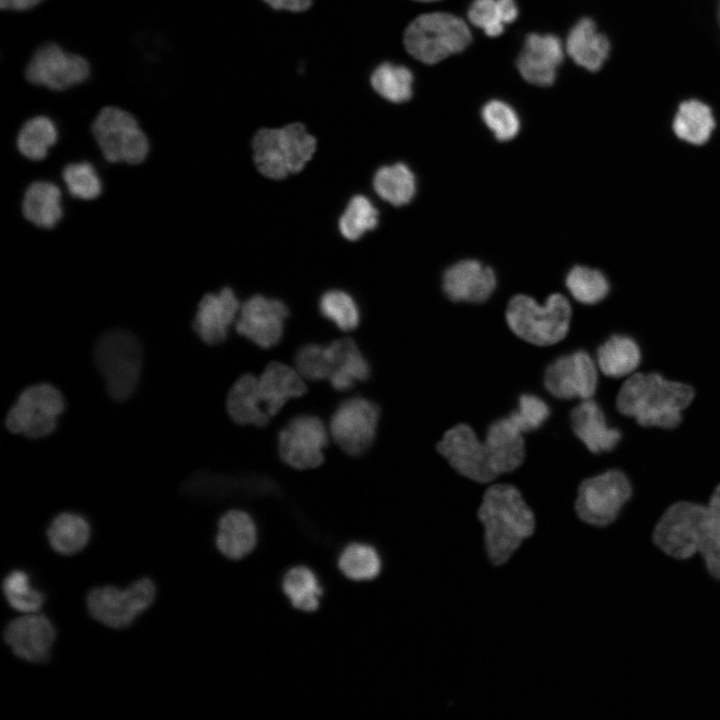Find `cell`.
I'll return each mask as SVG.
<instances>
[{
  "label": "cell",
  "instance_id": "cell-45",
  "mask_svg": "<svg viewBox=\"0 0 720 720\" xmlns=\"http://www.w3.org/2000/svg\"><path fill=\"white\" fill-rule=\"evenodd\" d=\"M468 19L476 27L483 29L489 37H497L504 31L497 0H474L468 9Z\"/></svg>",
  "mask_w": 720,
  "mask_h": 720
},
{
  "label": "cell",
  "instance_id": "cell-10",
  "mask_svg": "<svg viewBox=\"0 0 720 720\" xmlns=\"http://www.w3.org/2000/svg\"><path fill=\"white\" fill-rule=\"evenodd\" d=\"M632 485L619 469H609L581 482L575 511L580 520L597 527L612 523L632 496Z\"/></svg>",
  "mask_w": 720,
  "mask_h": 720
},
{
  "label": "cell",
  "instance_id": "cell-12",
  "mask_svg": "<svg viewBox=\"0 0 720 720\" xmlns=\"http://www.w3.org/2000/svg\"><path fill=\"white\" fill-rule=\"evenodd\" d=\"M88 60L57 43L40 46L25 68L26 80L35 86L61 92L84 83L90 76Z\"/></svg>",
  "mask_w": 720,
  "mask_h": 720
},
{
  "label": "cell",
  "instance_id": "cell-38",
  "mask_svg": "<svg viewBox=\"0 0 720 720\" xmlns=\"http://www.w3.org/2000/svg\"><path fill=\"white\" fill-rule=\"evenodd\" d=\"M566 287L579 303L593 305L604 300L610 291L606 275L599 269L576 265L567 274Z\"/></svg>",
  "mask_w": 720,
  "mask_h": 720
},
{
  "label": "cell",
  "instance_id": "cell-51",
  "mask_svg": "<svg viewBox=\"0 0 720 720\" xmlns=\"http://www.w3.org/2000/svg\"><path fill=\"white\" fill-rule=\"evenodd\" d=\"M414 1L426 3V2H433V1H438V0H414Z\"/></svg>",
  "mask_w": 720,
  "mask_h": 720
},
{
  "label": "cell",
  "instance_id": "cell-11",
  "mask_svg": "<svg viewBox=\"0 0 720 720\" xmlns=\"http://www.w3.org/2000/svg\"><path fill=\"white\" fill-rule=\"evenodd\" d=\"M437 451L460 475L478 483H489L500 476L488 441L480 440L468 424L448 429L437 444Z\"/></svg>",
  "mask_w": 720,
  "mask_h": 720
},
{
  "label": "cell",
  "instance_id": "cell-17",
  "mask_svg": "<svg viewBox=\"0 0 720 720\" xmlns=\"http://www.w3.org/2000/svg\"><path fill=\"white\" fill-rule=\"evenodd\" d=\"M597 369L588 352L577 350L559 356L546 367L544 386L557 399H589L597 389Z\"/></svg>",
  "mask_w": 720,
  "mask_h": 720
},
{
  "label": "cell",
  "instance_id": "cell-2",
  "mask_svg": "<svg viewBox=\"0 0 720 720\" xmlns=\"http://www.w3.org/2000/svg\"><path fill=\"white\" fill-rule=\"evenodd\" d=\"M477 516L488 560L495 566L510 560L536 528L532 509L520 490L508 483H495L485 490Z\"/></svg>",
  "mask_w": 720,
  "mask_h": 720
},
{
  "label": "cell",
  "instance_id": "cell-20",
  "mask_svg": "<svg viewBox=\"0 0 720 720\" xmlns=\"http://www.w3.org/2000/svg\"><path fill=\"white\" fill-rule=\"evenodd\" d=\"M443 291L454 302L481 303L496 288L492 268L475 259H465L451 265L444 273Z\"/></svg>",
  "mask_w": 720,
  "mask_h": 720
},
{
  "label": "cell",
  "instance_id": "cell-44",
  "mask_svg": "<svg viewBox=\"0 0 720 720\" xmlns=\"http://www.w3.org/2000/svg\"><path fill=\"white\" fill-rule=\"evenodd\" d=\"M549 416L548 404L539 396L530 393L522 394L517 408L508 415L523 434L540 428Z\"/></svg>",
  "mask_w": 720,
  "mask_h": 720
},
{
  "label": "cell",
  "instance_id": "cell-40",
  "mask_svg": "<svg viewBox=\"0 0 720 720\" xmlns=\"http://www.w3.org/2000/svg\"><path fill=\"white\" fill-rule=\"evenodd\" d=\"M370 365L356 342L349 337L343 338V348L338 367L329 379L333 389L343 392L350 390L357 382H365L370 377Z\"/></svg>",
  "mask_w": 720,
  "mask_h": 720
},
{
  "label": "cell",
  "instance_id": "cell-47",
  "mask_svg": "<svg viewBox=\"0 0 720 720\" xmlns=\"http://www.w3.org/2000/svg\"><path fill=\"white\" fill-rule=\"evenodd\" d=\"M45 0H0L2 10L24 12L37 7Z\"/></svg>",
  "mask_w": 720,
  "mask_h": 720
},
{
  "label": "cell",
  "instance_id": "cell-9",
  "mask_svg": "<svg viewBox=\"0 0 720 720\" xmlns=\"http://www.w3.org/2000/svg\"><path fill=\"white\" fill-rule=\"evenodd\" d=\"M91 130L108 162L142 163L149 152V140L137 119L128 111L108 105L94 119Z\"/></svg>",
  "mask_w": 720,
  "mask_h": 720
},
{
  "label": "cell",
  "instance_id": "cell-26",
  "mask_svg": "<svg viewBox=\"0 0 720 720\" xmlns=\"http://www.w3.org/2000/svg\"><path fill=\"white\" fill-rule=\"evenodd\" d=\"M258 381L264 406L271 417L275 416L289 399L301 397L307 391L300 373L277 361L266 366Z\"/></svg>",
  "mask_w": 720,
  "mask_h": 720
},
{
  "label": "cell",
  "instance_id": "cell-32",
  "mask_svg": "<svg viewBox=\"0 0 720 720\" xmlns=\"http://www.w3.org/2000/svg\"><path fill=\"white\" fill-rule=\"evenodd\" d=\"M372 185L382 200L397 207L408 204L416 193V177L402 162L380 167L373 176Z\"/></svg>",
  "mask_w": 720,
  "mask_h": 720
},
{
  "label": "cell",
  "instance_id": "cell-33",
  "mask_svg": "<svg viewBox=\"0 0 720 720\" xmlns=\"http://www.w3.org/2000/svg\"><path fill=\"white\" fill-rule=\"evenodd\" d=\"M281 588L295 610L309 614L320 608L324 591L310 568L303 565L290 568L282 578Z\"/></svg>",
  "mask_w": 720,
  "mask_h": 720
},
{
  "label": "cell",
  "instance_id": "cell-24",
  "mask_svg": "<svg viewBox=\"0 0 720 720\" xmlns=\"http://www.w3.org/2000/svg\"><path fill=\"white\" fill-rule=\"evenodd\" d=\"M717 127L710 104L697 97L681 100L671 120L674 136L685 144L700 147L707 144Z\"/></svg>",
  "mask_w": 720,
  "mask_h": 720
},
{
  "label": "cell",
  "instance_id": "cell-35",
  "mask_svg": "<svg viewBox=\"0 0 720 720\" xmlns=\"http://www.w3.org/2000/svg\"><path fill=\"white\" fill-rule=\"evenodd\" d=\"M369 82L376 94L391 103L407 102L413 95L414 75L408 67L401 64H378L371 72Z\"/></svg>",
  "mask_w": 720,
  "mask_h": 720
},
{
  "label": "cell",
  "instance_id": "cell-22",
  "mask_svg": "<svg viewBox=\"0 0 720 720\" xmlns=\"http://www.w3.org/2000/svg\"><path fill=\"white\" fill-rule=\"evenodd\" d=\"M569 418L573 433L591 453L609 452L621 441L620 430L608 425L605 413L592 398L581 400Z\"/></svg>",
  "mask_w": 720,
  "mask_h": 720
},
{
  "label": "cell",
  "instance_id": "cell-25",
  "mask_svg": "<svg viewBox=\"0 0 720 720\" xmlns=\"http://www.w3.org/2000/svg\"><path fill=\"white\" fill-rule=\"evenodd\" d=\"M566 51L578 66L589 72H598L609 58L611 42L598 31L592 18L583 17L570 29Z\"/></svg>",
  "mask_w": 720,
  "mask_h": 720
},
{
  "label": "cell",
  "instance_id": "cell-5",
  "mask_svg": "<svg viewBox=\"0 0 720 720\" xmlns=\"http://www.w3.org/2000/svg\"><path fill=\"white\" fill-rule=\"evenodd\" d=\"M571 317V305L560 293L549 295L543 305L528 295H515L505 312L506 323L517 337L541 347L562 341L568 334Z\"/></svg>",
  "mask_w": 720,
  "mask_h": 720
},
{
  "label": "cell",
  "instance_id": "cell-49",
  "mask_svg": "<svg viewBox=\"0 0 720 720\" xmlns=\"http://www.w3.org/2000/svg\"><path fill=\"white\" fill-rule=\"evenodd\" d=\"M708 507L720 526V483L713 490L708 502Z\"/></svg>",
  "mask_w": 720,
  "mask_h": 720
},
{
  "label": "cell",
  "instance_id": "cell-37",
  "mask_svg": "<svg viewBox=\"0 0 720 720\" xmlns=\"http://www.w3.org/2000/svg\"><path fill=\"white\" fill-rule=\"evenodd\" d=\"M58 138V131L52 119L38 115L28 119L17 136L19 152L30 160L44 159L50 147Z\"/></svg>",
  "mask_w": 720,
  "mask_h": 720
},
{
  "label": "cell",
  "instance_id": "cell-6",
  "mask_svg": "<svg viewBox=\"0 0 720 720\" xmlns=\"http://www.w3.org/2000/svg\"><path fill=\"white\" fill-rule=\"evenodd\" d=\"M471 41L472 35L464 20L445 12L426 13L416 17L403 35L406 51L427 65L436 64L452 54L464 51Z\"/></svg>",
  "mask_w": 720,
  "mask_h": 720
},
{
  "label": "cell",
  "instance_id": "cell-14",
  "mask_svg": "<svg viewBox=\"0 0 720 720\" xmlns=\"http://www.w3.org/2000/svg\"><path fill=\"white\" fill-rule=\"evenodd\" d=\"M379 417L380 408L371 400L363 397L346 399L331 416V437L346 454L361 456L375 440Z\"/></svg>",
  "mask_w": 720,
  "mask_h": 720
},
{
  "label": "cell",
  "instance_id": "cell-28",
  "mask_svg": "<svg viewBox=\"0 0 720 720\" xmlns=\"http://www.w3.org/2000/svg\"><path fill=\"white\" fill-rule=\"evenodd\" d=\"M46 539L50 548L62 556H74L90 543L92 526L79 513L64 511L55 515L46 527Z\"/></svg>",
  "mask_w": 720,
  "mask_h": 720
},
{
  "label": "cell",
  "instance_id": "cell-15",
  "mask_svg": "<svg viewBox=\"0 0 720 720\" xmlns=\"http://www.w3.org/2000/svg\"><path fill=\"white\" fill-rule=\"evenodd\" d=\"M328 431L315 415L293 417L278 434V452L284 463L295 469H312L324 461Z\"/></svg>",
  "mask_w": 720,
  "mask_h": 720
},
{
  "label": "cell",
  "instance_id": "cell-46",
  "mask_svg": "<svg viewBox=\"0 0 720 720\" xmlns=\"http://www.w3.org/2000/svg\"><path fill=\"white\" fill-rule=\"evenodd\" d=\"M270 8L277 11H288L292 13H301L308 10L313 0H262Z\"/></svg>",
  "mask_w": 720,
  "mask_h": 720
},
{
  "label": "cell",
  "instance_id": "cell-23",
  "mask_svg": "<svg viewBox=\"0 0 720 720\" xmlns=\"http://www.w3.org/2000/svg\"><path fill=\"white\" fill-rule=\"evenodd\" d=\"M215 546L230 561H240L252 553L257 545V527L245 511L231 509L223 513L216 523Z\"/></svg>",
  "mask_w": 720,
  "mask_h": 720
},
{
  "label": "cell",
  "instance_id": "cell-48",
  "mask_svg": "<svg viewBox=\"0 0 720 720\" xmlns=\"http://www.w3.org/2000/svg\"><path fill=\"white\" fill-rule=\"evenodd\" d=\"M500 18L504 24H510L518 17V7L515 0H497Z\"/></svg>",
  "mask_w": 720,
  "mask_h": 720
},
{
  "label": "cell",
  "instance_id": "cell-39",
  "mask_svg": "<svg viewBox=\"0 0 720 720\" xmlns=\"http://www.w3.org/2000/svg\"><path fill=\"white\" fill-rule=\"evenodd\" d=\"M379 212L371 200L364 195L353 196L338 221L340 234L347 240L356 241L368 231L376 228Z\"/></svg>",
  "mask_w": 720,
  "mask_h": 720
},
{
  "label": "cell",
  "instance_id": "cell-30",
  "mask_svg": "<svg viewBox=\"0 0 720 720\" xmlns=\"http://www.w3.org/2000/svg\"><path fill=\"white\" fill-rule=\"evenodd\" d=\"M61 190L48 181H36L26 189L22 210L25 218L40 228H53L61 220Z\"/></svg>",
  "mask_w": 720,
  "mask_h": 720
},
{
  "label": "cell",
  "instance_id": "cell-13",
  "mask_svg": "<svg viewBox=\"0 0 720 720\" xmlns=\"http://www.w3.org/2000/svg\"><path fill=\"white\" fill-rule=\"evenodd\" d=\"M63 410V396L54 386L36 384L19 395L8 412L6 426L13 433L30 438L43 437L54 431Z\"/></svg>",
  "mask_w": 720,
  "mask_h": 720
},
{
  "label": "cell",
  "instance_id": "cell-29",
  "mask_svg": "<svg viewBox=\"0 0 720 720\" xmlns=\"http://www.w3.org/2000/svg\"><path fill=\"white\" fill-rule=\"evenodd\" d=\"M642 355L638 343L624 334H614L596 351L598 369L607 377L622 378L635 373Z\"/></svg>",
  "mask_w": 720,
  "mask_h": 720
},
{
  "label": "cell",
  "instance_id": "cell-16",
  "mask_svg": "<svg viewBox=\"0 0 720 720\" xmlns=\"http://www.w3.org/2000/svg\"><path fill=\"white\" fill-rule=\"evenodd\" d=\"M58 636L52 619L44 612L15 615L2 631L4 643L18 659L30 664H46Z\"/></svg>",
  "mask_w": 720,
  "mask_h": 720
},
{
  "label": "cell",
  "instance_id": "cell-8",
  "mask_svg": "<svg viewBox=\"0 0 720 720\" xmlns=\"http://www.w3.org/2000/svg\"><path fill=\"white\" fill-rule=\"evenodd\" d=\"M94 361L114 400L124 401L134 393L143 363L142 346L134 334L121 329L103 334L96 343Z\"/></svg>",
  "mask_w": 720,
  "mask_h": 720
},
{
  "label": "cell",
  "instance_id": "cell-34",
  "mask_svg": "<svg viewBox=\"0 0 720 720\" xmlns=\"http://www.w3.org/2000/svg\"><path fill=\"white\" fill-rule=\"evenodd\" d=\"M340 352V339L327 345L305 344L295 354V369L309 381L329 380L337 369Z\"/></svg>",
  "mask_w": 720,
  "mask_h": 720
},
{
  "label": "cell",
  "instance_id": "cell-19",
  "mask_svg": "<svg viewBox=\"0 0 720 720\" xmlns=\"http://www.w3.org/2000/svg\"><path fill=\"white\" fill-rule=\"evenodd\" d=\"M563 59V46L557 36L530 33L525 38L516 66L528 83L548 87L555 82L557 69Z\"/></svg>",
  "mask_w": 720,
  "mask_h": 720
},
{
  "label": "cell",
  "instance_id": "cell-7",
  "mask_svg": "<svg viewBox=\"0 0 720 720\" xmlns=\"http://www.w3.org/2000/svg\"><path fill=\"white\" fill-rule=\"evenodd\" d=\"M155 581L143 576L126 586L105 584L92 587L86 595V607L90 616L111 629L131 627L157 598Z\"/></svg>",
  "mask_w": 720,
  "mask_h": 720
},
{
  "label": "cell",
  "instance_id": "cell-50",
  "mask_svg": "<svg viewBox=\"0 0 720 720\" xmlns=\"http://www.w3.org/2000/svg\"><path fill=\"white\" fill-rule=\"evenodd\" d=\"M716 22L720 36V0H716Z\"/></svg>",
  "mask_w": 720,
  "mask_h": 720
},
{
  "label": "cell",
  "instance_id": "cell-41",
  "mask_svg": "<svg viewBox=\"0 0 720 720\" xmlns=\"http://www.w3.org/2000/svg\"><path fill=\"white\" fill-rule=\"evenodd\" d=\"M321 314L342 331L356 329L360 323V311L353 297L339 289L328 290L319 300Z\"/></svg>",
  "mask_w": 720,
  "mask_h": 720
},
{
  "label": "cell",
  "instance_id": "cell-42",
  "mask_svg": "<svg viewBox=\"0 0 720 720\" xmlns=\"http://www.w3.org/2000/svg\"><path fill=\"white\" fill-rule=\"evenodd\" d=\"M485 125L499 141H509L517 136L520 130V119L516 111L500 100L487 102L481 110Z\"/></svg>",
  "mask_w": 720,
  "mask_h": 720
},
{
  "label": "cell",
  "instance_id": "cell-36",
  "mask_svg": "<svg viewBox=\"0 0 720 720\" xmlns=\"http://www.w3.org/2000/svg\"><path fill=\"white\" fill-rule=\"evenodd\" d=\"M337 567L341 574L353 582L376 579L382 562L377 550L368 544L351 543L338 556Z\"/></svg>",
  "mask_w": 720,
  "mask_h": 720
},
{
  "label": "cell",
  "instance_id": "cell-18",
  "mask_svg": "<svg viewBox=\"0 0 720 720\" xmlns=\"http://www.w3.org/2000/svg\"><path fill=\"white\" fill-rule=\"evenodd\" d=\"M288 315L281 300L254 295L241 304L235 329L257 346L269 349L280 342Z\"/></svg>",
  "mask_w": 720,
  "mask_h": 720
},
{
  "label": "cell",
  "instance_id": "cell-3",
  "mask_svg": "<svg viewBox=\"0 0 720 720\" xmlns=\"http://www.w3.org/2000/svg\"><path fill=\"white\" fill-rule=\"evenodd\" d=\"M653 539L666 554L687 559L700 552L711 576L720 578V526L708 505L679 501L656 524Z\"/></svg>",
  "mask_w": 720,
  "mask_h": 720
},
{
  "label": "cell",
  "instance_id": "cell-27",
  "mask_svg": "<svg viewBox=\"0 0 720 720\" xmlns=\"http://www.w3.org/2000/svg\"><path fill=\"white\" fill-rule=\"evenodd\" d=\"M231 419L240 425L266 426L271 416L268 414L259 390L258 378L244 374L232 385L226 400Z\"/></svg>",
  "mask_w": 720,
  "mask_h": 720
},
{
  "label": "cell",
  "instance_id": "cell-4",
  "mask_svg": "<svg viewBox=\"0 0 720 720\" xmlns=\"http://www.w3.org/2000/svg\"><path fill=\"white\" fill-rule=\"evenodd\" d=\"M251 147L259 173L282 180L303 170L316 151L317 141L302 123L294 122L280 128L259 129Z\"/></svg>",
  "mask_w": 720,
  "mask_h": 720
},
{
  "label": "cell",
  "instance_id": "cell-1",
  "mask_svg": "<svg viewBox=\"0 0 720 720\" xmlns=\"http://www.w3.org/2000/svg\"><path fill=\"white\" fill-rule=\"evenodd\" d=\"M695 398L694 388L670 380L658 372H635L628 376L616 396V408L643 427L674 429Z\"/></svg>",
  "mask_w": 720,
  "mask_h": 720
},
{
  "label": "cell",
  "instance_id": "cell-31",
  "mask_svg": "<svg viewBox=\"0 0 720 720\" xmlns=\"http://www.w3.org/2000/svg\"><path fill=\"white\" fill-rule=\"evenodd\" d=\"M0 588L6 603L15 613L40 612L47 601L46 593L35 584L30 571L23 567L9 570Z\"/></svg>",
  "mask_w": 720,
  "mask_h": 720
},
{
  "label": "cell",
  "instance_id": "cell-43",
  "mask_svg": "<svg viewBox=\"0 0 720 720\" xmlns=\"http://www.w3.org/2000/svg\"><path fill=\"white\" fill-rule=\"evenodd\" d=\"M63 180L69 193L78 199L93 200L102 192L101 179L89 162L66 165L63 169Z\"/></svg>",
  "mask_w": 720,
  "mask_h": 720
},
{
  "label": "cell",
  "instance_id": "cell-21",
  "mask_svg": "<svg viewBox=\"0 0 720 720\" xmlns=\"http://www.w3.org/2000/svg\"><path fill=\"white\" fill-rule=\"evenodd\" d=\"M241 304L234 291L225 287L218 293L206 294L198 304L193 328L208 345L222 343L235 323Z\"/></svg>",
  "mask_w": 720,
  "mask_h": 720
}]
</instances>
